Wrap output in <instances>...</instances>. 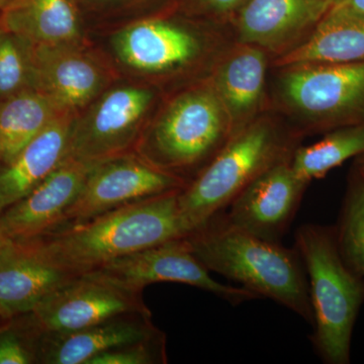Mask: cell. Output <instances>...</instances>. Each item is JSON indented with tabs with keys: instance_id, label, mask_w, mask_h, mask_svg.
Masks as SVG:
<instances>
[{
	"instance_id": "cell-1",
	"label": "cell",
	"mask_w": 364,
	"mask_h": 364,
	"mask_svg": "<svg viewBox=\"0 0 364 364\" xmlns=\"http://www.w3.org/2000/svg\"><path fill=\"white\" fill-rule=\"evenodd\" d=\"M181 189L122 205L23 244L64 272H93L117 258L188 236L178 207Z\"/></svg>"
},
{
	"instance_id": "cell-2",
	"label": "cell",
	"mask_w": 364,
	"mask_h": 364,
	"mask_svg": "<svg viewBox=\"0 0 364 364\" xmlns=\"http://www.w3.org/2000/svg\"><path fill=\"white\" fill-rule=\"evenodd\" d=\"M186 239L210 272L238 282L256 298L277 301L313 325L308 279L296 247L249 233L230 223L225 212Z\"/></svg>"
},
{
	"instance_id": "cell-3",
	"label": "cell",
	"mask_w": 364,
	"mask_h": 364,
	"mask_svg": "<svg viewBox=\"0 0 364 364\" xmlns=\"http://www.w3.org/2000/svg\"><path fill=\"white\" fill-rule=\"evenodd\" d=\"M294 247L308 279L314 349L323 363L348 364L352 333L364 303V277L342 259L334 226L303 225L294 234Z\"/></svg>"
},
{
	"instance_id": "cell-4",
	"label": "cell",
	"mask_w": 364,
	"mask_h": 364,
	"mask_svg": "<svg viewBox=\"0 0 364 364\" xmlns=\"http://www.w3.org/2000/svg\"><path fill=\"white\" fill-rule=\"evenodd\" d=\"M294 150L269 119H254L235 134L179 191V212L189 234L225 212L251 181L275 163L291 158Z\"/></svg>"
},
{
	"instance_id": "cell-5",
	"label": "cell",
	"mask_w": 364,
	"mask_h": 364,
	"mask_svg": "<svg viewBox=\"0 0 364 364\" xmlns=\"http://www.w3.org/2000/svg\"><path fill=\"white\" fill-rule=\"evenodd\" d=\"M232 136L226 112L210 83L182 93L169 105L140 142L138 156L183 181L181 173L208 164Z\"/></svg>"
},
{
	"instance_id": "cell-6",
	"label": "cell",
	"mask_w": 364,
	"mask_h": 364,
	"mask_svg": "<svg viewBox=\"0 0 364 364\" xmlns=\"http://www.w3.org/2000/svg\"><path fill=\"white\" fill-rule=\"evenodd\" d=\"M282 98L321 129L364 124V61L286 67Z\"/></svg>"
},
{
	"instance_id": "cell-7",
	"label": "cell",
	"mask_w": 364,
	"mask_h": 364,
	"mask_svg": "<svg viewBox=\"0 0 364 364\" xmlns=\"http://www.w3.org/2000/svg\"><path fill=\"white\" fill-rule=\"evenodd\" d=\"M133 313L151 314L143 293L127 289L100 272H90L69 280L20 318L40 337L76 331Z\"/></svg>"
},
{
	"instance_id": "cell-8",
	"label": "cell",
	"mask_w": 364,
	"mask_h": 364,
	"mask_svg": "<svg viewBox=\"0 0 364 364\" xmlns=\"http://www.w3.org/2000/svg\"><path fill=\"white\" fill-rule=\"evenodd\" d=\"M186 186V182L155 168L130 153L102 160L91 169L80 193L64 213L57 230Z\"/></svg>"
},
{
	"instance_id": "cell-9",
	"label": "cell",
	"mask_w": 364,
	"mask_h": 364,
	"mask_svg": "<svg viewBox=\"0 0 364 364\" xmlns=\"http://www.w3.org/2000/svg\"><path fill=\"white\" fill-rule=\"evenodd\" d=\"M132 291H141L157 282H176L214 294L232 305L256 299L243 287L222 284L196 257L186 237L144 249L111 261L97 270Z\"/></svg>"
},
{
	"instance_id": "cell-10",
	"label": "cell",
	"mask_w": 364,
	"mask_h": 364,
	"mask_svg": "<svg viewBox=\"0 0 364 364\" xmlns=\"http://www.w3.org/2000/svg\"><path fill=\"white\" fill-rule=\"evenodd\" d=\"M152 100V91L143 87L105 93L85 117L75 119L67 156L100 162L128 154Z\"/></svg>"
},
{
	"instance_id": "cell-11",
	"label": "cell",
	"mask_w": 364,
	"mask_h": 364,
	"mask_svg": "<svg viewBox=\"0 0 364 364\" xmlns=\"http://www.w3.org/2000/svg\"><path fill=\"white\" fill-rule=\"evenodd\" d=\"M291 159L264 170L236 196L225 210L230 223L265 240L282 242L309 186L294 174Z\"/></svg>"
},
{
	"instance_id": "cell-12",
	"label": "cell",
	"mask_w": 364,
	"mask_h": 364,
	"mask_svg": "<svg viewBox=\"0 0 364 364\" xmlns=\"http://www.w3.org/2000/svg\"><path fill=\"white\" fill-rule=\"evenodd\" d=\"M97 162L67 156L42 183L0 214V235L16 243L36 240L58 229Z\"/></svg>"
},
{
	"instance_id": "cell-13",
	"label": "cell",
	"mask_w": 364,
	"mask_h": 364,
	"mask_svg": "<svg viewBox=\"0 0 364 364\" xmlns=\"http://www.w3.org/2000/svg\"><path fill=\"white\" fill-rule=\"evenodd\" d=\"M33 90L75 112L91 102L104 85V73L79 45L32 43Z\"/></svg>"
},
{
	"instance_id": "cell-14",
	"label": "cell",
	"mask_w": 364,
	"mask_h": 364,
	"mask_svg": "<svg viewBox=\"0 0 364 364\" xmlns=\"http://www.w3.org/2000/svg\"><path fill=\"white\" fill-rule=\"evenodd\" d=\"M162 333L152 314H124L76 331L38 337V363L88 364L105 352Z\"/></svg>"
},
{
	"instance_id": "cell-15",
	"label": "cell",
	"mask_w": 364,
	"mask_h": 364,
	"mask_svg": "<svg viewBox=\"0 0 364 364\" xmlns=\"http://www.w3.org/2000/svg\"><path fill=\"white\" fill-rule=\"evenodd\" d=\"M330 9V0H248L237 21L239 37L263 50L284 49L313 31Z\"/></svg>"
},
{
	"instance_id": "cell-16",
	"label": "cell",
	"mask_w": 364,
	"mask_h": 364,
	"mask_svg": "<svg viewBox=\"0 0 364 364\" xmlns=\"http://www.w3.org/2000/svg\"><path fill=\"white\" fill-rule=\"evenodd\" d=\"M114 53L127 66L143 72H164L196 58L198 38L169 21H140L119 31L112 40Z\"/></svg>"
},
{
	"instance_id": "cell-17",
	"label": "cell",
	"mask_w": 364,
	"mask_h": 364,
	"mask_svg": "<svg viewBox=\"0 0 364 364\" xmlns=\"http://www.w3.org/2000/svg\"><path fill=\"white\" fill-rule=\"evenodd\" d=\"M75 277L44 262L25 244L6 240L0 247V318L9 321L32 312Z\"/></svg>"
},
{
	"instance_id": "cell-18",
	"label": "cell",
	"mask_w": 364,
	"mask_h": 364,
	"mask_svg": "<svg viewBox=\"0 0 364 364\" xmlns=\"http://www.w3.org/2000/svg\"><path fill=\"white\" fill-rule=\"evenodd\" d=\"M75 119L74 112L60 114L11 162L0 166V214L28 195L64 161Z\"/></svg>"
},
{
	"instance_id": "cell-19",
	"label": "cell",
	"mask_w": 364,
	"mask_h": 364,
	"mask_svg": "<svg viewBox=\"0 0 364 364\" xmlns=\"http://www.w3.org/2000/svg\"><path fill=\"white\" fill-rule=\"evenodd\" d=\"M364 61V13L334 6L318 21L310 37L277 59V66Z\"/></svg>"
},
{
	"instance_id": "cell-20",
	"label": "cell",
	"mask_w": 364,
	"mask_h": 364,
	"mask_svg": "<svg viewBox=\"0 0 364 364\" xmlns=\"http://www.w3.org/2000/svg\"><path fill=\"white\" fill-rule=\"evenodd\" d=\"M267 57L263 49L243 44L215 72L213 86L221 100L232 134L254 121L264 90Z\"/></svg>"
},
{
	"instance_id": "cell-21",
	"label": "cell",
	"mask_w": 364,
	"mask_h": 364,
	"mask_svg": "<svg viewBox=\"0 0 364 364\" xmlns=\"http://www.w3.org/2000/svg\"><path fill=\"white\" fill-rule=\"evenodd\" d=\"M0 28L37 45H79L80 23L70 0H13Z\"/></svg>"
},
{
	"instance_id": "cell-22",
	"label": "cell",
	"mask_w": 364,
	"mask_h": 364,
	"mask_svg": "<svg viewBox=\"0 0 364 364\" xmlns=\"http://www.w3.org/2000/svg\"><path fill=\"white\" fill-rule=\"evenodd\" d=\"M64 112L67 111L54 100L33 88L0 102V166L11 162L53 119Z\"/></svg>"
},
{
	"instance_id": "cell-23",
	"label": "cell",
	"mask_w": 364,
	"mask_h": 364,
	"mask_svg": "<svg viewBox=\"0 0 364 364\" xmlns=\"http://www.w3.org/2000/svg\"><path fill=\"white\" fill-rule=\"evenodd\" d=\"M364 153V124L335 129L318 142L296 148L291 159L294 174L310 183L323 178L350 158Z\"/></svg>"
},
{
	"instance_id": "cell-24",
	"label": "cell",
	"mask_w": 364,
	"mask_h": 364,
	"mask_svg": "<svg viewBox=\"0 0 364 364\" xmlns=\"http://www.w3.org/2000/svg\"><path fill=\"white\" fill-rule=\"evenodd\" d=\"M334 230L342 259L364 277V173L354 166Z\"/></svg>"
},
{
	"instance_id": "cell-25",
	"label": "cell",
	"mask_w": 364,
	"mask_h": 364,
	"mask_svg": "<svg viewBox=\"0 0 364 364\" xmlns=\"http://www.w3.org/2000/svg\"><path fill=\"white\" fill-rule=\"evenodd\" d=\"M31 88L32 43L0 28V102Z\"/></svg>"
},
{
	"instance_id": "cell-26",
	"label": "cell",
	"mask_w": 364,
	"mask_h": 364,
	"mask_svg": "<svg viewBox=\"0 0 364 364\" xmlns=\"http://www.w3.org/2000/svg\"><path fill=\"white\" fill-rule=\"evenodd\" d=\"M38 363V337L20 317L0 327V364Z\"/></svg>"
},
{
	"instance_id": "cell-27",
	"label": "cell",
	"mask_w": 364,
	"mask_h": 364,
	"mask_svg": "<svg viewBox=\"0 0 364 364\" xmlns=\"http://www.w3.org/2000/svg\"><path fill=\"white\" fill-rule=\"evenodd\" d=\"M167 363L166 336L164 333L135 343L124 345L100 354L88 364Z\"/></svg>"
},
{
	"instance_id": "cell-28",
	"label": "cell",
	"mask_w": 364,
	"mask_h": 364,
	"mask_svg": "<svg viewBox=\"0 0 364 364\" xmlns=\"http://www.w3.org/2000/svg\"><path fill=\"white\" fill-rule=\"evenodd\" d=\"M248 0H202L203 6L217 14H226L241 9Z\"/></svg>"
},
{
	"instance_id": "cell-29",
	"label": "cell",
	"mask_w": 364,
	"mask_h": 364,
	"mask_svg": "<svg viewBox=\"0 0 364 364\" xmlns=\"http://www.w3.org/2000/svg\"><path fill=\"white\" fill-rule=\"evenodd\" d=\"M337 6L345 7V9H351V11L364 13V0H345L341 4Z\"/></svg>"
},
{
	"instance_id": "cell-30",
	"label": "cell",
	"mask_w": 364,
	"mask_h": 364,
	"mask_svg": "<svg viewBox=\"0 0 364 364\" xmlns=\"http://www.w3.org/2000/svg\"><path fill=\"white\" fill-rule=\"evenodd\" d=\"M353 166L360 170V171H363L364 173V153L356 157L355 163H354Z\"/></svg>"
},
{
	"instance_id": "cell-31",
	"label": "cell",
	"mask_w": 364,
	"mask_h": 364,
	"mask_svg": "<svg viewBox=\"0 0 364 364\" xmlns=\"http://www.w3.org/2000/svg\"><path fill=\"white\" fill-rule=\"evenodd\" d=\"M13 0H0V11H4Z\"/></svg>"
},
{
	"instance_id": "cell-32",
	"label": "cell",
	"mask_w": 364,
	"mask_h": 364,
	"mask_svg": "<svg viewBox=\"0 0 364 364\" xmlns=\"http://www.w3.org/2000/svg\"><path fill=\"white\" fill-rule=\"evenodd\" d=\"M345 0H330V4H331V7L339 6L342 2H344Z\"/></svg>"
},
{
	"instance_id": "cell-33",
	"label": "cell",
	"mask_w": 364,
	"mask_h": 364,
	"mask_svg": "<svg viewBox=\"0 0 364 364\" xmlns=\"http://www.w3.org/2000/svg\"><path fill=\"white\" fill-rule=\"evenodd\" d=\"M6 240L7 239L4 238V237H2L1 235H0V247H1L2 245H4V242H6Z\"/></svg>"
}]
</instances>
